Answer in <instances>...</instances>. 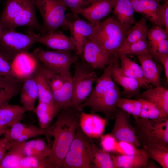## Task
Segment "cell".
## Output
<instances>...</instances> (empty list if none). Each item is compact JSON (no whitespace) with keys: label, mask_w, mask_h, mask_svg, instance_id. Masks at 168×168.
I'll use <instances>...</instances> for the list:
<instances>
[{"label":"cell","mask_w":168,"mask_h":168,"mask_svg":"<svg viewBox=\"0 0 168 168\" xmlns=\"http://www.w3.org/2000/svg\"><path fill=\"white\" fill-rule=\"evenodd\" d=\"M82 110L72 105L64 108L58 114L55 122L44 128L43 135L51 148L49 157L55 168L61 167L79 126Z\"/></svg>","instance_id":"1"},{"label":"cell","mask_w":168,"mask_h":168,"mask_svg":"<svg viewBox=\"0 0 168 168\" xmlns=\"http://www.w3.org/2000/svg\"><path fill=\"white\" fill-rule=\"evenodd\" d=\"M34 0H6L0 17L1 28L15 30L26 26L41 34V26L36 17Z\"/></svg>","instance_id":"2"},{"label":"cell","mask_w":168,"mask_h":168,"mask_svg":"<svg viewBox=\"0 0 168 168\" xmlns=\"http://www.w3.org/2000/svg\"><path fill=\"white\" fill-rule=\"evenodd\" d=\"M128 30L114 17H110L94 24V31L88 39L97 44L113 59L118 57V51L124 43Z\"/></svg>","instance_id":"3"},{"label":"cell","mask_w":168,"mask_h":168,"mask_svg":"<svg viewBox=\"0 0 168 168\" xmlns=\"http://www.w3.org/2000/svg\"><path fill=\"white\" fill-rule=\"evenodd\" d=\"M134 118V131L141 146L168 149V117L154 120Z\"/></svg>","instance_id":"4"},{"label":"cell","mask_w":168,"mask_h":168,"mask_svg":"<svg viewBox=\"0 0 168 168\" xmlns=\"http://www.w3.org/2000/svg\"><path fill=\"white\" fill-rule=\"evenodd\" d=\"M73 63L74 71L71 79L72 104L79 109L80 105L89 96L93 85L97 79V76L95 69L84 61H79L77 59Z\"/></svg>","instance_id":"5"},{"label":"cell","mask_w":168,"mask_h":168,"mask_svg":"<svg viewBox=\"0 0 168 168\" xmlns=\"http://www.w3.org/2000/svg\"><path fill=\"white\" fill-rule=\"evenodd\" d=\"M92 139L85 134L79 126L60 168H92L90 150Z\"/></svg>","instance_id":"6"},{"label":"cell","mask_w":168,"mask_h":168,"mask_svg":"<svg viewBox=\"0 0 168 168\" xmlns=\"http://www.w3.org/2000/svg\"><path fill=\"white\" fill-rule=\"evenodd\" d=\"M34 2L43 20L41 35H49L60 27L66 26L67 7L61 0H34Z\"/></svg>","instance_id":"7"},{"label":"cell","mask_w":168,"mask_h":168,"mask_svg":"<svg viewBox=\"0 0 168 168\" xmlns=\"http://www.w3.org/2000/svg\"><path fill=\"white\" fill-rule=\"evenodd\" d=\"M0 52L11 62L18 54L28 51L37 42L28 34H25L15 30L1 27Z\"/></svg>","instance_id":"8"},{"label":"cell","mask_w":168,"mask_h":168,"mask_svg":"<svg viewBox=\"0 0 168 168\" xmlns=\"http://www.w3.org/2000/svg\"><path fill=\"white\" fill-rule=\"evenodd\" d=\"M31 53L46 68L64 75H71V65L77 59V56H72L68 51L45 50L38 47Z\"/></svg>","instance_id":"9"},{"label":"cell","mask_w":168,"mask_h":168,"mask_svg":"<svg viewBox=\"0 0 168 168\" xmlns=\"http://www.w3.org/2000/svg\"><path fill=\"white\" fill-rule=\"evenodd\" d=\"M112 117L114 124L110 134L116 140L130 142L138 147L141 146L135 136L130 115L118 108Z\"/></svg>","instance_id":"10"},{"label":"cell","mask_w":168,"mask_h":168,"mask_svg":"<svg viewBox=\"0 0 168 168\" xmlns=\"http://www.w3.org/2000/svg\"><path fill=\"white\" fill-rule=\"evenodd\" d=\"M44 132V129L18 122L6 129L4 134V138L9 142L10 150L28 139L43 135Z\"/></svg>","instance_id":"11"},{"label":"cell","mask_w":168,"mask_h":168,"mask_svg":"<svg viewBox=\"0 0 168 168\" xmlns=\"http://www.w3.org/2000/svg\"><path fill=\"white\" fill-rule=\"evenodd\" d=\"M40 65L39 60L28 51L19 54L11 63L12 71L14 77L22 82L34 76Z\"/></svg>","instance_id":"12"},{"label":"cell","mask_w":168,"mask_h":168,"mask_svg":"<svg viewBox=\"0 0 168 168\" xmlns=\"http://www.w3.org/2000/svg\"><path fill=\"white\" fill-rule=\"evenodd\" d=\"M113 59L109 65L104 68V72L97 78L95 87L86 100L79 107L81 110L86 107L91 108L103 96L116 85L111 74V70L114 61Z\"/></svg>","instance_id":"13"},{"label":"cell","mask_w":168,"mask_h":168,"mask_svg":"<svg viewBox=\"0 0 168 168\" xmlns=\"http://www.w3.org/2000/svg\"><path fill=\"white\" fill-rule=\"evenodd\" d=\"M28 34L31 36L37 42L48 48L56 50L76 51V46L72 39L61 31H56L46 35L37 34L32 31H29Z\"/></svg>","instance_id":"14"},{"label":"cell","mask_w":168,"mask_h":168,"mask_svg":"<svg viewBox=\"0 0 168 168\" xmlns=\"http://www.w3.org/2000/svg\"><path fill=\"white\" fill-rule=\"evenodd\" d=\"M116 0H94L88 6L78 9L75 15H80L90 23L96 24L112 11Z\"/></svg>","instance_id":"15"},{"label":"cell","mask_w":168,"mask_h":168,"mask_svg":"<svg viewBox=\"0 0 168 168\" xmlns=\"http://www.w3.org/2000/svg\"><path fill=\"white\" fill-rule=\"evenodd\" d=\"M82 54L83 61L94 69L104 68L113 59L97 44L88 39L84 44Z\"/></svg>","instance_id":"16"},{"label":"cell","mask_w":168,"mask_h":168,"mask_svg":"<svg viewBox=\"0 0 168 168\" xmlns=\"http://www.w3.org/2000/svg\"><path fill=\"white\" fill-rule=\"evenodd\" d=\"M107 122L105 118L94 113H86L83 110L79 116L80 128L85 134L92 138H100Z\"/></svg>","instance_id":"17"},{"label":"cell","mask_w":168,"mask_h":168,"mask_svg":"<svg viewBox=\"0 0 168 168\" xmlns=\"http://www.w3.org/2000/svg\"><path fill=\"white\" fill-rule=\"evenodd\" d=\"M67 27L70 29V37L75 43L76 54H82L86 41L94 31V24L78 18L72 22L68 21Z\"/></svg>","instance_id":"18"},{"label":"cell","mask_w":168,"mask_h":168,"mask_svg":"<svg viewBox=\"0 0 168 168\" xmlns=\"http://www.w3.org/2000/svg\"><path fill=\"white\" fill-rule=\"evenodd\" d=\"M135 12L139 13L146 19L157 26H164L162 21L159 1L130 0Z\"/></svg>","instance_id":"19"},{"label":"cell","mask_w":168,"mask_h":168,"mask_svg":"<svg viewBox=\"0 0 168 168\" xmlns=\"http://www.w3.org/2000/svg\"><path fill=\"white\" fill-rule=\"evenodd\" d=\"M119 58H116L114 61L111 68V76L114 81L123 88L122 94L126 98L130 99L138 95L140 89L142 87L137 80L126 76L122 72L117 61Z\"/></svg>","instance_id":"20"},{"label":"cell","mask_w":168,"mask_h":168,"mask_svg":"<svg viewBox=\"0 0 168 168\" xmlns=\"http://www.w3.org/2000/svg\"><path fill=\"white\" fill-rule=\"evenodd\" d=\"M120 92L116 85L99 99L91 108V112H101L108 122L117 109V103L120 97Z\"/></svg>","instance_id":"21"},{"label":"cell","mask_w":168,"mask_h":168,"mask_svg":"<svg viewBox=\"0 0 168 168\" xmlns=\"http://www.w3.org/2000/svg\"><path fill=\"white\" fill-rule=\"evenodd\" d=\"M138 60L144 78L147 84L155 87L162 86L160 82L161 66L156 63L147 53L136 56Z\"/></svg>","instance_id":"22"},{"label":"cell","mask_w":168,"mask_h":168,"mask_svg":"<svg viewBox=\"0 0 168 168\" xmlns=\"http://www.w3.org/2000/svg\"><path fill=\"white\" fill-rule=\"evenodd\" d=\"M113 9L114 18L125 29L128 30L136 22L130 0H116Z\"/></svg>","instance_id":"23"},{"label":"cell","mask_w":168,"mask_h":168,"mask_svg":"<svg viewBox=\"0 0 168 168\" xmlns=\"http://www.w3.org/2000/svg\"><path fill=\"white\" fill-rule=\"evenodd\" d=\"M23 83L15 77L0 75V107L9 104L20 92Z\"/></svg>","instance_id":"24"},{"label":"cell","mask_w":168,"mask_h":168,"mask_svg":"<svg viewBox=\"0 0 168 168\" xmlns=\"http://www.w3.org/2000/svg\"><path fill=\"white\" fill-rule=\"evenodd\" d=\"M20 92V100L22 107L26 112L35 113V104L38 98V91L34 76L23 81Z\"/></svg>","instance_id":"25"},{"label":"cell","mask_w":168,"mask_h":168,"mask_svg":"<svg viewBox=\"0 0 168 168\" xmlns=\"http://www.w3.org/2000/svg\"><path fill=\"white\" fill-rule=\"evenodd\" d=\"M111 155L113 168H145L149 161L146 152L140 155L132 156L119 154Z\"/></svg>","instance_id":"26"},{"label":"cell","mask_w":168,"mask_h":168,"mask_svg":"<svg viewBox=\"0 0 168 168\" xmlns=\"http://www.w3.org/2000/svg\"><path fill=\"white\" fill-rule=\"evenodd\" d=\"M71 79L72 77L67 80L60 89L52 92L54 109L56 117L61 110L72 105Z\"/></svg>","instance_id":"27"},{"label":"cell","mask_w":168,"mask_h":168,"mask_svg":"<svg viewBox=\"0 0 168 168\" xmlns=\"http://www.w3.org/2000/svg\"><path fill=\"white\" fill-rule=\"evenodd\" d=\"M26 110L18 105L7 104L0 107V127L7 128L20 122Z\"/></svg>","instance_id":"28"},{"label":"cell","mask_w":168,"mask_h":168,"mask_svg":"<svg viewBox=\"0 0 168 168\" xmlns=\"http://www.w3.org/2000/svg\"><path fill=\"white\" fill-rule=\"evenodd\" d=\"M118 57L120 62V69L124 74L137 80L142 87L150 88L144 78L140 65L125 55L119 54Z\"/></svg>","instance_id":"29"},{"label":"cell","mask_w":168,"mask_h":168,"mask_svg":"<svg viewBox=\"0 0 168 168\" xmlns=\"http://www.w3.org/2000/svg\"><path fill=\"white\" fill-rule=\"evenodd\" d=\"M154 103L168 114V89L162 86L149 88L137 96Z\"/></svg>","instance_id":"30"},{"label":"cell","mask_w":168,"mask_h":168,"mask_svg":"<svg viewBox=\"0 0 168 168\" xmlns=\"http://www.w3.org/2000/svg\"><path fill=\"white\" fill-rule=\"evenodd\" d=\"M40 65L34 75L38 89V98L39 101L45 103L54 110L52 92Z\"/></svg>","instance_id":"31"},{"label":"cell","mask_w":168,"mask_h":168,"mask_svg":"<svg viewBox=\"0 0 168 168\" xmlns=\"http://www.w3.org/2000/svg\"><path fill=\"white\" fill-rule=\"evenodd\" d=\"M90 158L92 168H113L111 155L98 147L93 141L91 143Z\"/></svg>","instance_id":"32"},{"label":"cell","mask_w":168,"mask_h":168,"mask_svg":"<svg viewBox=\"0 0 168 168\" xmlns=\"http://www.w3.org/2000/svg\"><path fill=\"white\" fill-rule=\"evenodd\" d=\"M26 156H32L40 159L49 156L51 153V148L43 139L38 138L24 142Z\"/></svg>","instance_id":"33"},{"label":"cell","mask_w":168,"mask_h":168,"mask_svg":"<svg viewBox=\"0 0 168 168\" xmlns=\"http://www.w3.org/2000/svg\"><path fill=\"white\" fill-rule=\"evenodd\" d=\"M147 20L145 17H142L129 28L122 47L147 39L148 30V26L146 23Z\"/></svg>","instance_id":"34"},{"label":"cell","mask_w":168,"mask_h":168,"mask_svg":"<svg viewBox=\"0 0 168 168\" xmlns=\"http://www.w3.org/2000/svg\"><path fill=\"white\" fill-rule=\"evenodd\" d=\"M25 142L8 151L0 161V168H19L20 160L26 156Z\"/></svg>","instance_id":"35"},{"label":"cell","mask_w":168,"mask_h":168,"mask_svg":"<svg viewBox=\"0 0 168 168\" xmlns=\"http://www.w3.org/2000/svg\"><path fill=\"white\" fill-rule=\"evenodd\" d=\"M138 99L140 100L142 104L139 117L154 120L168 117V114L156 105L144 99Z\"/></svg>","instance_id":"36"},{"label":"cell","mask_w":168,"mask_h":168,"mask_svg":"<svg viewBox=\"0 0 168 168\" xmlns=\"http://www.w3.org/2000/svg\"><path fill=\"white\" fill-rule=\"evenodd\" d=\"M35 113L37 116L40 128L42 129L49 126L56 117L53 109L45 103L40 101L35 108Z\"/></svg>","instance_id":"37"},{"label":"cell","mask_w":168,"mask_h":168,"mask_svg":"<svg viewBox=\"0 0 168 168\" xmlns=\"http://www.w3.org/2000/svg\"><path fill=\"white\" fill-rule=\"evenodd\" d=\"M40 68L44 75L52 90L53 91L60 89L64 83L72 75H64L54 72L48 69L43 65Z\"/></svg>","instance_id":"38"},{"label":"cell","mask_w":168,"mask_h":168,"mask_svg":"<svg viewBox=\"0 0 168 168\" xmlns=\"http://www.w3.org/2000/svg\"><path fill=\"white\" fill-rule=\"evenodd\" d=\"M116 105L117 108L121 109L133 117H139L142 107V104L139 99L135 100L120 97Z\"/></svg>","instance_id":"39"},{"label":"cell","mask_w":168,"mask_h":168,"mask_svg":"<svg viewBox=\"0 0 168 168\" xmlns=\"http://www.w3.org/2000/svg\"><path fill=\"white\" fill-rule=\"evenodd\" d=\"M19 168H55L49 155L42 159L32 156H26L20 160Z\"/></svg>","instance_id":"40"},{"label":"cell","mask_w":168,"mask_h":168,"mask_svg":"<svg viewBox=\"0 0 168 168\" xmlns=\"http://www.w3.org/2000/svg\"><path fill=\"white\" fill-rule=\"evenodd\" d=\"M143 148L149 159L156 161L163 168H168V149L157 147Z\"/></svg>","instance_id":"41"},{"label":"cell","mask_w":168,"mask_h":168,"mask_svg":"<svg viewBox=\"0 0 168 168\" xmlns=\"http://www.w3.org/2000/svg\"><path fill=\"white\" fill-rule=\"evenodd\" d=\"M168 35L165 29L158 26L148 29L147 36L148 50L155 46L161 41L168 39Z\"/></svg>","instance_id":"42"},{"label":"cell","mask_w":168,"mask_h":168,"mask_svg":"<svg viewBox=\"0 0 168 168\" xmlns=\"http://www.w3.org/2000/svg\"><path fill=\"white\" fill-rule=\"evenodd\" d=\"M149 53L148 50L147 39H144L132 43L127 46L121 47L118 51L119 54L126 55H133L136 56Z\"/></svg>","instance_id":"43"},{"label":"cell","mask_w":168,"mask_h":168,"mask_svg":"<svg viewBox=\"0 0 168 168\" xmlns=\"http://www.w3.org/2000/svg\"><path fill=\"white\" fill-rule=\"evenodd\" d=\"M119 154L126 156L140 155L143 154L146 151L143 148H139L133 144L127 142L118 141L116 152Z\"/></svg>","instance_id":"44"},{"label":"cell","mask_w":168,"mask_h":168,"mask_svg":"<svg viewBox=\"0 0 168 168\" xmlns=\"http://www.w3.org/2000/svg\"><path fill=\"white\" fill-rule=\"evenodd\" d=\"M102 149L108 152H115L118 141L110 133L103 135L100 137Z\"/></svg>","instance_id":"45"},{"label":"cell","mask_w":168,"mask_h":168,"mask_svg":"<svg viewBox=\"0 0 168 168\" xmlns=\"http://www.w3.org/2000/svg\"><path fill=\"white\" fill-rule=\"evenodd\" d=\"M75 15L80 8H85L90 4L94 0H61Z\"/></svg>","instance_id":"46"},{"label":"cell","mask_w":168,"mask_h":168,"mask_svg":"<svg viewBox=\"0 0 168 168\" xmlns=\"http://www.w3.org/2000/svg\"><path fill=\"white\" fill-rule=\"evenodd\" d=\"M12 62L8 60L0 52V75L15 78L13 73Z\"/></svg>","instance_id":"47"},{"label":"cell","mask_w":168,"mask_h":168,"mask_svg":"<svg viewBox=\"0 0 168 168\" xmlns=\"http://www.w3.org/2000/svg\"><path fill=\"white\" fill-rule=\"evenodd\" d=\"M161 13L165 30L168 33V0H165L164 3L161 5Z\"/></svg>","instance_id":"48"},{"label":"cell","mask_w":168,"mask_h":168,"mask_svg":"<svg viewBox=\"0 0 168 168\" xmlns=\"http://www.w3.org/2000/svg\"><path fill=\"white\" fill-rule=\"evenodd\" d=\"M9 150V142L4 138L0 139V161L6 153V151Z\"/></svg>","instance_id":"49"},{"label":"cell","mask_w":168,"mask_h":168,"mask_svg":"<svg viewBox=\"0 0 168 168\" xmlns=\"http://www.w3.org/2000/svg\"><path fill=\"white\" fill-rule=\"evenodd\" d=\"M159 61L162 64L163 66L165 76L166 82H168V54L163 56L159 59Z\"/></svg>","instance_id":"50"},{"label":"cell","mask_w":168,"mask_h":168,"mask_svg":"<svg viewBox=\"0 0 168 168\" xmlns=\"http://www.w3.org/2000/svg\"><path fill=\"white\" fill-rule=\"evenodd\" d=\"M158 166L154 162H151L149 161V163L147 166V168H159Z\"/></svg>","instance_id":"51"},{"label":"cell","mask_w":168,"mask_h":168,"mask_svg":"<svg viewBox=\"0 0 168 168\" xmlns=\"http://www.w3.org/2000/svg\"><path fill=\"white\" fill-rule=\"evenodd\" d=\"M1 27H0V30H1Z\"/></svg>","instance_id":"52"},{"label":"cell","mask_w":168,"mask_h":168,"mask_svg":"<svg viewBox=\"0 0 168 168\" xmlns=\"http://www.w3.org/2000/svg\"><path fill=\"white\" fill-rule=\"evenodd\" d=\"M158 0V1H159L160 0Z\"/></svg>","instance_id":"53"},{"label":"cell","mask_w":168,"mask_h":168,"mask_svg":"<svg viewBox=\"0 0 168 168\" xmlns=\"http://www.w3.org/2000/svg\"></svg>","instance_id":"54"}]
</instances>
